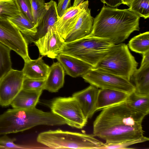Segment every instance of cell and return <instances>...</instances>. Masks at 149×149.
I'll return each mask as SVG.
<instances>
[{"mask_svg": "<svg viewBox=\"0 0 149 149\" xmlns=\"http://www.w3.org/2000/svg\"><path fill=\"white\" fill-rule=\"evenodd\" d=\"M145 116L125 102L104 108L93 123V135L109 143L139 139L143 136L142 123Z\"/></svg>", "mask_w": 149, "mask_h": 149, "instance_id": "1", "label": "cell"}, {"mask_svg": "<svg viewBox=\"0 0 149 149\" xmlns=\"http://www.w3.org/2000/svg\"><path fill=\"white\" fill-rule=\"evenodd\" d=\"M140 17L129 9H120L104 5L94 18L90 34L118 44L127 39L134 31L139 30Z\"/></svg>", "mask_w": 149, "mask_h": 149, "instance_id": "2", "label": "cell"}, {"mask_svg": "<svg viewBox=\"0 0 149 149\" xmlns=\"http://www.w3.org/2000/svg\"><path fill=\"white\" fill-rule=\"evenodd\" d=\"M67 121L51 112L34 107L27 109L13 108L0 115V135L23 132L40 125L61 126Z\"/></svg>", "mask_w": 149, "mask_h": 149, "instance_id": "3", "label": "cell"}, {"mask_svg": "<svg viewBox=\"0 0 149 149\" xmlns=\"http://www.w3.org/2000/svg\"><path fill=\"white\" fill-rule=\"evenodd\" d=\"M114 45L109 39L89 34L76 40L65 42L59 54L76 57L95 68Z\"/></svg>", "mask_w": 149, "mask_h": 149, "instance_id": "4", "label": "cell"}, {"mask_svg": "<svg viewBox=\"0 0 149 149\" xmlns=\"http://www.w3.org/2000/svg\"><path fill=\"white\" fill-rule=\"evenodd\" d=\"M36 140L38 143L52 148L101 149L104 145L93 134L59 129L41 132Z\"/></svg>", "mask_w": 149, "mask_h": 149, "instance_id": "5", "label": "cell"}, {"mask_svg": "<svg viewBox=\"0 0 149 149\" xmlns=\"http://www.w3.org/2000/svg\"><path fill=\"white\" fill-rule=\"evenodd\" d=\"M138 65L127 45L121 43L114 45L95 68H100L130 81Z\"/></svg>", "mask_w": 149, "mask_h": 149, "instance_id": "6", "label": "cell"}, {"mask_svg": "<svg viewBox=\"0 0 149 149\" xmlns=\"http://www.w3.org/2000/svg\"><path fill=\"white\" fill-rule=\"evenodd\" d=\"M49 107L51 111L64 119L71 127L82 129L87 123L88 118L76 98L72 96L55 98L50 102Z\"/></svg>", "mask_w": 149, "mask_h": 149, "instance_id": "7", "label": "cell"}, {"mask_svg": "<svg viewBox=\"0 0 149 149\" xmlns=\"http://www.w3.org/2000/svg\"><path fill=\"white\" fill-rule=\"evenodd\" d=\"M82 77L86 82L97 88L117 90L128 93L135 89L130 81L100 68H93Z\"/></svg>", "mask_w": 149, "mask_h": 149, "instance_id": "8", "label": "cell"}, {"mask_svg": "<svg viewBox=\"0 0 149 149\" xmlns=\"http://www.w3.org/2000/svg\"><path fill=\"white\" fill-rule=\"evenodd\" d=\"M0 42L15 51L24 61L30 59L28 43L22 34L8 19L1 17Z\"/></svg>", "mask_w": 149, "mask_h": 149, "instance_id": "9", "label": "cell"}, {"mask_svg": "<svg viewBox=\"0 0 149 149\" xmlns=\"http://www.w3.org/2000/svg\"><path fill=\"white\" fill-rule=\"evenodd\" d=\"M24 75L22 70L12 69L0 81V105L10 104L22 88Z\"/></svg>", "mask_w": 149, "mask_h": 149, "instance_id": "10", "label": "cell"}, {"mask_svg": "<svg viewBox=\"0 0 149 149\" xmlns=\"http://www.w3.org/2000/svg\"><path fill=\"white\" fill-rule=\"evenodd\" d=\"M65 42L57 32L55 26L50 27L43 36L33 42L42 56L55 58Z\"/></svg>", "mask_w": 149, "mask_h": 149, "instance_id": "11", "label": "cell"}, {"mask_svg": "<svg viewBox=\"0 0 149 149\" xmlns=\"http://www.w3.org/2000/svg\"><path fill=\"white\" fill-rule=\"evenodd\" d=\"M88 0L84 1L78 6H72L59 17L56 24V30L64 40L72 30L81 14L88 8Z\"/></svg>", "mask_w": 149, "mask_h": 149, "instance_id": "12", "label": "cell"}, {"mask_svg": "<svg viewBox=\"0 0 149 149\" xmlns=\"http://www.w3.org/2000/svg\"><path fill=\"white\" fill-rule=\"evenodd\" d=\"M99 90L90 85L86 88L72 95V96L77 100L84 114L88 119L91 118L97 111L96 104Z\"/></svg>", "mask_w": 149, "mask_h": 149, "instance_id": "13", "label": "cell"}, {"mask_svg": "<svg viewBox=\"0 0 149 149\" xmlns=\"http://www.w3.org/2000/svg\"><path fill=\"white\" fill-rule=\"evenodd\" d=\"M68 75L73 77H82L93 67L89 64L73 56L59 54L56 57Z\"/></svg>", "mask_w": 149, "mask_h": 149, "instance_id": "14", "label": "cell"}, {"mask_svg": "<svg viewBox=\"0 0 149 149\" xmlns=\"http://www.w3.org/2000/svg\"><path fill=\"white\" fill-rule=\"evenodd\" d=\"M94 18L88 8L80 16L72 30L64 40L65 42L76 40L90 34L92 31Z\"/></svg>", "mask_w": 149, "mask_h": 149, "instance_id": "15", "label": "cell"}, {"mask_svg": "<svg viewBox=\"0 0 149 149\" xmlns=\"http://www.w3.org/2000/svg\"><path fill=\"white\" fill-rule=\"evenodd\" d=\"M56 2L51 0L45 3L46 11L40 24L37 27L36 34L26 40L28 43L33 42L45 35L51 27L55 26L59 19Z\"/></svg>", "mask_w": 149, "mask_h": 149, "instance_id": "16", "label": "cell"}, {"mask_svg": "<svg viewBox=\"0 0 149 149\" xmlns=\"http://www.w3.org/2000/svg\"><path fill=\"white\" fill-rule=\"evenodd\" d=\"M130 94L117 90L100 89L97 96V111L125 102Z\"/></svg>", "mask_w": 149, "mask_h": 149, "instance_id": "17", "label": "cell"}, {"mask_svg": "<svg viewBox=\"0 0 149 149\" xmlns=\"http://www.w3.org/2000/svg\"><path fill=\"white\" fill-rule=\"evenodd\" d=\"M42 91L22 88L11 102L13 108L27 109L36 107Z\"/></svg>", "mask_w": 149, "mask_h": 149, "instance_id": "18", "label": "cell"}, {"mask_svg": "<svg viewBox=\"0 0 149 149\" xmlns=\"http://www.w3.org/2000/svg\"><path fill=\"white\" fill-rule=\"evenodd\" d=\"M65 74L64 70L61 64L58 61L54 62L49 66L44 90L52 93L58 91L63 86Z\"/></svg>", "mask_w": 149, "mask_h": 149, "instance_id": "19", "label": "cell"}, {"mask_svg": "<svg viewBox=\"0 0 149 149\" xmlns=\"http://www.w3.org/2000/svg\"><path fill=\"white\" fill-rule=\"evenodd\" d=\"M49 66L44 62L42 57L36 59L31 58L24 61L22 70L24 76L38 80H45L48 75Z\"/></svg>", "mask_w": 149, "mask_h": 149, "instance_id": "20", "label": "cell"}, {"mask_svg": "<svg viewBox=\"0 0 149 149\" xmlns=\"http://www.w3.org/2000/svg\"><path fill=\"white\" fill-rule=\"evenodd\" d=\"M131 80L134 81V92L143 95H149V64L140 66L135 70Z\"/></svg>", "mask_w": 149, "mask_h": 149, "instance_id": "21", "label": "cell"}, {"mask_svg": "<svg viewBox=\"0 0 149 149\" xmlns=\"http://www.w3.org/2000/svg\"><path fill=\"white\" fill-rule=\"evenodd\" d=\"M8 19L21 33L26 40L37 33L36 26L21 13L16 17Z\"/></svg>", "mask_w": 149, "mask_h": 149, "instance_id": "22", "label": "cell"}, {"mask_svg": "<svg viewBox=\"0 0 149 149\" xmlns=\"http://www.w3.org/2000/svg\"><path fill=\"white\" fill-rule=\"evenodd\" d=\"M125 102L131 108L146 116L149 113V95H143L134 91L130 93Z\"/></svg>", "mask_w": 149, "mask_h": 149, "instance_id": "23", "label": "cell"}, {"mask_svg": "<svg viewBox=\"0 0 149 149\" xmlns=\"http://www.w3.org/2000/svg\"><path fill=\"white\" fill-rule=\"evenodd\" d=\"M128 46L132 51L142 54L149 51V32L132 38L129 42Z\"/></svg>", "mask_w": 149, "mask_h": 149, "instance_id": "24", "label": "cell"}, {"mask_svg": "<svg viewBox=\"0 0 149 149\" xmlns=\"http://www.w3.org/2000/svg\"><path fill=\"white\" fill-rule=\"evenodd\" d=\"M20 13L15 0H0V17L8 19Z\"/></svg>", "mask_w": 149, "mask_h": 149, "instance_id": "25", "label": "cell"}, {"mask_svg": "<svg viewBox=\"0 0 149 149\" xmlns=\"http://www.w3.org/2000/svg\"><path fill=\"white\" fill-rule=\"evenodd\" d=\"M11 50L0 42V81L12 69Z\"/></svg>", "mask_w": 149, "mask_h": 149, "instance_id": "26", "label": "cell"}, {"mask_svg": "<svg viewBox=\"0 0 149 149\" xmlns=\"http://www.w3.org/2000/svg\"><path fill=\"white\" fill-rule=\"evenodd\" d=\"M149 0H133L129 8L131 11L145 19L149 17Z\"/></svg>", "mask_w": 149, "mask_h": 149, "instance_id": "27", "label": "cell"}, {"mask_svg": "<svg viewBox=\"0 0 149 149\" xmlns=\"http://www.w3.org/2000/svg\"><path fill=\"white\" fill-rule=\"evenodd\" d=\"M31 3L34 23L37 28L45 12V0H31Z\"/></svg>", "mask_w": 149, "mask_h": 149, "instance_id": "28", "label": "cell"}, {"mask_svg": "<svg viewBox=\"0 0 149 149\" xmlns=\"http://www.w3.org/2000/svg\"><path fill=\"white\" fill-rule=\"evenodd\" d=\"M149 138L144 136L139 139L118 143H109L106 142L104 143L101 149H127L128 147L137 143L144 142L148 141Z\"/></svg>", "mask_w": 149, "mask_h": 149, "instance_id": "29", "label": "cell"}, {"mask_svg": "<svg viewBox=\"0 0 149 149\" xmlns=\"http://www.w3.org/2000/svg\"><path fill=\"white\" fill-rule=\"evenodd\" d=\"M45 80H38L24 76L22 88L27 89L43 91L44 90Z\"/></svg>", "mask_w": 149, "mask_h": 149, "instance_id": "30", "label": "cell"}, {"mask_svg": "<svg viewBox=\"0 0 149 149\" xmlns=\"http://www.w3.org/2000/svg\"><path fill=\"white\" fill-rule=\"evenodd\" d=\"M15 1L20 11V13L34 24L32 14L31 0Z\"/></svg>", "mask_w": 149, "mask_h": 149, "instance_id": "31", "label": "cell"}, {"mask_svg": "<svg viewBox=\"0 0 149 149\" xmlns=\"http://www.w3.org/2000/svg\"><path fill=\"white\" fill-rule=\"evenodd\" d=\"M3 135L0 137V149H23L26 148V146L16 144L15 138L9 137L7 135Z\"/></svg>", "mask_w": 149, "mask_h": 149, "instance_id": "32", "label": "cell"}, {"mask_svg": "<svg viewBox=\"0 0 149 149\" xmlns=\"http://www.w3.org/2000/svg\"><path fill=\"white\" fill-rule=\"evenodd\" d=\"M71 0H58L57 11L59 17H62L71 7Z\"/></svg>", "mask_w": 149, "mask_h": 149, "instance_id": "33", "label": "cell"}, {"mask_svg": "<svg viewBox=\"0 0 149 149\" xmlns=\"http://www.w3.org/2000/svg\"><path fill=\"white\" fill-rule=\"evenodd\" d=\"M101 1L106 4L107 5L112 8H115L123 4L122 0H100Z\"/></svg>", "mask_w": 149, "mask_h": 149, "instance_id": "34", "label": "cell"}, {"mask_svg": "<svg viewBox=\"0 0 149 149\" xmlns=\"http://www.w3.org/2000/svg\"><path fill=\"white\" fill-rule=\"evenodd\" d=\"M141 66L149 64V51L143 54Z\"/></svg>", "mask_w": 149, "mask_h": 149, "instance_id": "35", "label": "cell"}, {"mask_svg": "<svg viewBox=\"0 0 149 149\" xmlns=\"http://www.w3.org/2000/svg\"><path fill=\"white\" fill-rule=\"evenodd\" d=\"M84 0H74L72 6H76L84 1Z\"/></svg>", "mask_w": 149, "mask_h": 149, "instance_id": "36", "label": "cell"}, {"mask_svg": "<svg viewBox=\"0 0 149 149\" xmlns=\"http://www.w3.org/2000/svg\"><path fill=\"white\" fill-rule=\"evenodd\" d=\"M123 2V4L126 5L130 6V4L133 0H122Z\"/></svg>", "mask_w": 149, "mask_h": 149, "instance_id": "37", "label": "cell"}, {"mask_svg": "<svg viewBox=\"0 0 149 149\" xmlns=\"http://www.w3.org/2000/svg\"></svg>", "mask_w": 149, "mask_h": 149, "instance_id": "38", "label": "cell"}]
</instances>
